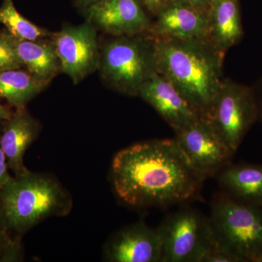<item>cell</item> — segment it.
<instances>
[{"mask_svg":"<svg viewBox=\"0 0 262 262\" xmlns=\"http://www.w3.org/2000/svg\"><path fill=\"white\" fill-rule=\"evenodd\" d=\"M111 179L117 196L137 209L168 208L198 199L205 180L173 139H153L120 150Z\"/></svg>","mask_w":262,"mask_h":262,"instance_id":"6da1fadb","label":"cell"},{"mask_svg":"<svg viewBox=\"0 0 262 262\" xmlns=\"http://www.w3.org/2000/svg\"><path fill=\"white\" fill-rule=\"evenodd\" d=\"M152 37L156 72L173 84L200 118H206L225 79L226 53L208 39Z\"/></svg>","mask_w":262,"mask_h":262,"instance_id":"7a4b0ae2","label":"cell"},{"mask_svg":"<svg viewBox=\"0 0 262 262\" xmlns=\"http://www.w3.org/2000/svg\"><path fill=\"white\" fill-rule=\"evenodd\" d=\"M71 196L56 179L29 171L13 177L0 192V228L20 236L51 216H63Z\"/></svg>","mask_w":262,"mask_h":262,"instance_id":"3957f363","label":"cell"},{"mask_svg":"<svg viewBox=\"0 0 262 262\" xmlns=\"http://www.w3.org/2000/svg\"><path fill=\"white\" fill-rule=\"evenodd\" d=\"M115 92L139 96L141 85L155 72L154 39L149 33L111 37L100 45L98 70Z\"/></svg>","mask_w":262,"mask_h":262,"instance_id":"277c9868","label":"cell"},{"mask_svg":"<svg viewBox=\"0 0 262 262\" xmlns=\"http://www.w3.org/2000/svg\"><path fill=\"white\" fill-rule=\"evenodd\" d=\"M213 237L241 262H257L262 256V207L239 203L221 192L211 203Z\"/></svg>","mask_w":262,"mask_h":262,"instance_id":"5b68a950","label":"cell"},{"mask_svg":"<svg viewBox=\"0 0 262 262\" xmlns=\"http://www.w3.org/2000/svg\"><path fill=\"white\" fill-rule=\"evenodd\" d=\"M206 120L235 154L248 131L258 120L254 89L224 79Z\"/></svg>","mask_w":262,"mask_h":262,"instance_id":"8992f818","label":"cell"},{"mask_svg":"<svg viewBox=\"0 0 262 262\" xmlns=\"http://www.w3.org/2000/svg\"><path fill=\"white\" fill-rule=\"evenodd\" d=\"M162 239V262H201L214 244L209 218L191 208L167 215L158 227Z\"/></svg>","mask_w":262,"mask_h":262,"instance_id":"52a82bcc","label":"cell"},{"mask_svg":"<svg viewBox=\"0 0 262 262\" xmlns=\"http://www.w3.org/2000/svg\"><path fill=\"white\" fill-rule=\"evenodd\" d=\"M98 30L85 20L80 25H64L53 32L52 41L61 65V72L77 84L98 70L100 43Z\"/></svg>","mask_w":262,"mask_h":262,"instance_id":"ba28073f","label":"cell"},{"mask_svg":"<svg viewBox=\"0 0 262 262\" xmlns=\"http://www.w3.org/2000/svg\"><path fill=\"white\" fill-rule=\"evenodd\" d=\"M174 133L176 140L193 169L204 180L216 177L232 163L234 153L206 120L198 119Z\"/></svg>","mask_w":262,"mask_h":262,"instance_id":"9c48e42d","label":"cell"},{"mask_svg":"<svg viewBox=\"0 0 262 262\" xmlns=\"http://www.w3.org/2000/svg\"><path fill=\"white\" fill-rule=\"evenodd\" d=\"M83 13L86 20L110 37L145 34L151 27L141 0H98Z\"/></svg>","mask_w":262,"mask_h":262,"instance_id":"30bf717a","label":"cell"},{"mask_svg":"<svg viewBox=\"0 0 262 262\" xmlns=\"http://www.w3.org/2000/svg\"><path fill=\"white\" fill-rule=\"evenodd\" d=\"M104 258L110 262H162L158 228L139 222L122 229L106 243Z\"/></svg>","mask_w":262,"mask_h":262,"instance_id":"8fae6325","label":"cell"},{"mask_svg":"<svg viewBox=\"0 0 262 262\" xmlns=\"http://www.w3.org/2000/svg\"><path fill=\"white\" fill-rule=\"evenodd\" d=\"M208 10L170 0L155 15L149 34L157 37L207 39Z\"/></svg>","mask_w":262,"mask_h":262,"instance_id":"7c38bea8","label":"cell"},{"mask_svg":"<svg viewBox=\"0 0 262 262\" xmlns=\"http://www.w3.org/2000/svg\"><path fill=\"white\" fill-rule=\"evenodd\" d=\"M139 96L159 114L174 132L200 119L173 84L158 72L141 85Z\"/></svg>","mask_w":262,"mask_h":262,"instance_id":"4fadbf2b","label":"cell"},{"mask_svg":"<svg viewBox=\"0 0 262 262\" xmlns=\"http://www.w3.org/2000/svg\"><path fill=\"white\" fill-rule=\"evenodd\" d=\"M39 131L40 125L26 107L16 108L12 116L3 122L0 145L13 177H21L29 171L24 164V156Z\"/></svg>","mask_w":262,"mask_h":262,"instance_id":"5bb4252c","label":"cell"},{"mask_svg":"<svg viewBox=\"0 0 262 262\" xmlns=\"http://www.w3.org/2000/svg\"><path fill=\"white\" fill-rule=\"evenodd\" d=\"M216 178L226 195L239 203L262 207V164L231 163Z\"/></svg>","mask_w":262,"mask_h":262,"instance_id":"9a60e30c","label":"cell"},{"mask_svg":"<svg viewBox=\"0 0 262 262\" xmlns=\"http://www.w3.org/2000/svg\"><path fill=\"white\" fill-rule=\"evenodd\" d=\"M243 37L239 0H213L208 9V40L226 53L238 44Z\"/></svg>","mask_w":262,"mask_h":262,"instance_id":"2e32d148","label":"cell"},{"mask_svg":"<svg viewBox=\"0 0 262 262\" xmlns=\"http://www.w3.org/2000/svg\"><path fill=\"white\" fill-rule=\"evenodd\" d=\"M22 66L32 77L48 86L61 72V65L51 37L37 40L17 39Z\"/></svg>","mask_w":262,"mask_h":262,"instance_id":"e0dca14e","label":"cell"},{"mask_svg":"<svg viewBox=\"0 0 262 262\" xmlns=\"http://www.w3.org/2000/svg\"><path fill=\"white\" fill-rule=\"evenodd\" d=\"M46 87L22 68L0 72V98L15 110L25 108Z\"/></svg>","mask_w":262,"mask_h":262,"instance_id":"ac0fdd59","label":"cell"},{"mask_svg":"<svg viewBox=\"0 0 262 262\" xmlns=\"http://www.w3.org/2000/svg\"><path fill=\"white\" fill-rule=\"evenodd\" d=\"M0 24L19 40H37L51 37L53 32L26 18L15 8L13 0H3L0 6Z\"/></svg>","mask_w":262,"mask_h":262,"instance_id":"d6986e66","label":"cell"},{"mask_svg":"<svg viewBox=\"0 0 262 262\" xmlns=\"http://www.w3.org/2000/svg\"><path fill=\"white\" fill-rule=\"evenodd\" d=\"M16 44V38L9 32H0V72L23 67Z\"/></svg>","mask_w":262,"mask_h":262,"instance_id":"ffe728a7","label":"cell"},{"mask_svg":"<svg viewBox=\"0 0 262 262\" xmlns=\"http://www.w3.org/2000/svg\"><path fill=\"white\" fill-rule=\"evenodd\" d=\"M201 262H241L239 258L236 257L225 248L221 247L215 242L207 250L201 258Z\"/></svg>","mask_w":262,"mask_h":262,"instance_id":"44dd1931","label":"cell"},{"mask_svg":"<svg viewBox=\"0 0 262 262\" xmlns=\"http://www.w3.org/2000/svg\"><path fill=\"white\" fill-rule=\"evenodd\" d=\"M24 258V248L20 236L13 237L0 262L21 261Z\"/></svg>","mask_w":262,"mask_h":262,"instance_id":"7402d4cb","label":"cell"},{"mask_svg":"<svg viewBox=\"0 0 262 262\" xmlns=\"http://www.w3.org/2000/svg\"><path fill=\"white\" fill-rule=\"evenodd\" d=\"M1 127L2 126H0V133H1ZM13 176L10 173V168L6 157L0 145V192L5 185L13 179Z\"/></svg>","mask_w":262,"mask_h":262,"instance_id":"603a6c76","label":"cell"},{"mask_svg":"<svg viewBox=\"0 0 262 262\" xmlns=\"http://www.w3.org/2000/svg\"><path fill=\"white\" fill-rule=\"evenodd\" d=\"M170 0H141L143 5L151 15H155L159 11L160 8L169 3Z\"/></svg>","mask_w":262,"mask_h":262,"instance_id":"cb8c5ba5","label":"cell"},{"mask_svg":"<svg viewBox=\"0 0 262 262\" xmlns=\"http://www.w3.org/2000/svg\"><path fill=\"white\" fill-rule=\"evenodd\" d=\"M13 237L5 229L0 228V261Z\"/></svg>","mask_w":262,"mask_h":262,"instance_id":"d4e9b609","label":"cell"},{"mask_svg":"<svg viewBox=\"0 0 262 262\" xmlns=\"http://www.w3.org/2000/svg\"><path fill=\"white\" fill-rule=\"evenodd\" d=\"M254 89L256 94V101L258 106V120L262 122V79L258 84V87Z\"/></svg>","mask_w":262,"mask_h":262,"instance_id":"484cf974","label":"cell"},{"mask_svg":"<svg viewBox=\"0 0 262 262\" xmlns=\"http://www.w3.org/2000/svg\"><path fill=\"white\" fill-rule=\"evenodd\" d=\"M183 1L187 2L189 4L202 9L208 10L213 0H183Z\"/></svg>","mask_w":262,"mask_h":262,"instance_id":"4316f807","label":"cell"},{"mask_svg":"<svg viewBox=\"0 0 262 262\" xmlns=\"http://www.w3.org/2000/svg\"><path fill=\"white\" fill-rule=\"evenodd\" d=\"M13 114V112L11 111L10 107L5 106L1 103V98H0V122L8 120Z\"/></svg>","mask_w":262,"mask_h":262,"instance_id":"83f0119b","label":"cell"},{"mask_svg":"<svg viewBox=\"0 0 262 262\" xmlns=\"http://www.w3.org/2000/svg\"><path fill=\"white\" fill-rule=\"evenodd\" d=\"M97 1L98 0H73L74 5H75L76 8L82 10V11H84L89 6Z\"/></svg>","mask_w":262,"mask_h":262,"instance_id":"f1b7e54d","label":"cell"},{"mask_svg":"<svg viewBox=\"0 0 262 262\" xmlns=\"http://www.w3.org/2000/svg\"><path fill=\"white\" fill-rule=\"evenodd\" d=\"M257 262H262V256H260L258 258Z\"/></svg>","mask_w":262,"mask_h":262,"instance_id":"f546056e","label":"cell"}]
</instances>
